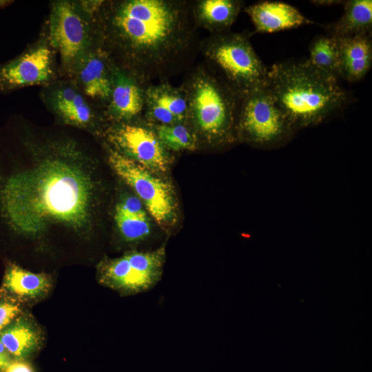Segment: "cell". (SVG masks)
<instances>
[{"mask_svg":"<svg viewBox=\"0 0 372 372\" xmlns=\"http://www.w3.org/2000/svg\"><path fill=\"white\" fill-rule=\"evenodd\" d=\"M3 372H34V370L28 360H13Z\"/></svg>","mask_w":372,"mask_h":372,"instance_id":"cell-27","label":"cell"},{"mask_svg":"<svg viewBox=\"0 0 372 372\" xmlns=\"http://www.w3.org/2000/svg\"><path fill=\"white\" fill-rule=\"evenodd\" d=\"M51 107L66 123L85 126L94 118L92 107L74 87L61 85L52 90L49 96Z\"/></svg>","mask_w":372,"mask_h":372,"instance_id":"cell-21","label":"cell"},{"mask_svg":"<svg viewBox=\"0 0 372 372\" xmlns=\"http://www.w3.org/2000/svg\"><path fill=\"white\" fill-rule=\"evenodd\" d=\"M320 71L338 79L339 77V41L331 35L316 37L309 45V57L307 60Z\"/></svg>","mask_w":372,"mask_h":372,"instance_id":"cell-22","label":"cell"},{"mask_svg":"<svg viewBox=\"0 0 372 372\" xmlns=\"http://www.w3.org/2000/svg\"><path fill=\"white\" fill-rule=\"evenodd\" d=\"M12 361V360L0 357V372H3Z\"/></svg>","mask_w":372,"mask_h":372,"instance_id":"cell-29","label":"cell"},{"mask_svg":"<svg viewBox=\"0 0 372 372\" xmlns=\"http://www.w3.org/2000/svg\"><path fill=\"white\" fill-rule=\"evenodd\" d=\"M267 86L291 125L320 122L347 100L337 79L307 60L273 64L268 70Z\"/></svg>","mask_w":372,"mask_h":372,"instance_id":"cell-3","label":"cell"},{"mask_svg":"<svg viewBox=\"0 0 372 372\" xmlns=\"http://www.w3.org/2000/svg\"><path fill=\"white\" fill-rule=\"evenodd\" d=\"M339 77L348 81L362 79L372 63L371 34L338 39Z\"/></svg>","mask_w":372,"mask_h":372,"instance_id":"cell-18","label":"cell"},{"mask_svg":"<svg viewBox=\"0 0 372 372\" xmlns=\"http://www.w3.org/2000/svg\"><path fill=\"white\" fill-rule=\"evenodd\" d=\"M50 36L64 68L75 70L87 52L91 34L87 21L74 3L61 1L52 4Z\"/></svg>","mask_w":372,"mask_h":372,"instance_id":"cell-9","label":"cell"},{"mask_svg":"<svg viewBox=\"0 0 372 372\" xmlns=\"http://www.w3.org/2000/svg\"><path fill=\"white\" fill-rule=\"evenodd\" d=\"M12 1H10L0 0V8L5 7V6H8L9 3H12Z\"/></svg>","mask_w":372,"mask_h":372,"instance_id":"cell-31","label":"cell"},{"mask_svg":"<svg viewBox=\"0 0 372 372\" xmlns=\"http://www.w3.org/2000/svg\"><path fill=\"white\" fill-rule=\"evenodd\" d=\"M133 121L119 122L110 127L108 140L114 149L147 169L165 172L170 163L169 151L148 122L143 125Z\"/></svg>","mask_w":372,"mask_h":372,"instance_id":"cell-10","label":"cell"},{"mask_svg":"<svg viewBox=\"0 0 372 372\" xmlns=\"http://www.w3.org/2000/svg\"><path fill=\"white\" fill-rule=\"evenodd\" d=\"M103 37L119 56L120 67L147 85L167 80L196 47L192 2L124 0L103 14Z\"/></svg>","mask_w":372,"mask_h":372,"instance_id":"cell-2","label":"cell"},{"mask_svg":"<svg viewBox=\"0 0 372 372\" xmlns=\"http://www.w3.org/2000/svg\"><path fill=\"white\" fill-rule=\"evenodd\" d=\"M108 162L116 174L133 189L158 224L168 227L174 223L176 203L168 183L116 149H110Z\"/></svg>","mask_w":372,"mask_h":372,"instance_id":"cell-7","label":"cell"},{"mask_svg":"<svg viewBox=\"0 0 372 372\" xmlns=\"http://www.w3.org/2000/svg\"><path fill=\"white\" fill-rule=\"evenodd\" d=\"M148 85L113 63L112 90L107 112L118 122L136 120L143 114L145 91Z\"/></svg>","mask_w":372,"mask_h":372,"instance_id":"cell-13","label":"cell"},{"mask_svg":"<svg viewBox=\"0 0 372 372\" xmlns=\"http://www.w3.org/2000/svg\"><path fill=\"white\" fill-rule=\"evenodd\" d=\"M143 113L151 124L187 123L188 103L185 90L166 80L149 84L145 91Z\"/></svg>","mask_w":372,"mask_h":372,"instance_id":"cell-12","label":"cell"},{"mask_svg":"<svg viewBox=\"0 0 372 372\" xmlns=\"http://www.w3.org/2000/svg\"><path fill=\"white\" fill-rule=\"evenodd\" d=\"M245 10L258 32H276L313 23L297 8L281 1H260Z\"/></svg>","mask_w":372,"mask_h":372,"instance_id":"cell-16","label":"cell"},{"mask_svg":"<svg viewBox=\"0 0 372 372\" xmlns=\"http://www.w3.org/2000/svg\"><path fill=\"white\" fill-rule=\"evenodd\" d=\"M242 6L238 0H199L192 2V11L196 25L212 34L230 31Z\"/></svg>","mask_w":372,"mask_h":372,"instance_id":"cell-19","label":"cell"},{"mask_svg":"<svg viewBox=\"0 0 372 372\" xmlns=\"http://www.w3.org/2000/svg\"><path fill=\"white\" fill-rule=\"evenodd\" d=\"M267 85L239 99L236 130L245 139L259 145L277 141L291 129Z\"/></svg>","mask_w":372,"mask_h":372,"instance_id":"cell-8","label":"cell"},{"mask_svg":"<svg viewBox=\"0 0 372 372\" xmlns=\"http://www.w3.org/2000/svg\"><path fill=\"white\" fill-rule=\"evenodd\" d=\"M113 62L103 50L87 52L75 70L83 92L107 103L112 90Z\"/></svg>","mask_w":372,"mask_h":372,"instance_id":"cell-17","label":"cell"},{"mask_svg":"<svg viewBox=\"0 0 372 372\" xmlns=\"http://www.w3.org/2000/svg\"><path fill=\"white\" fill-rule=\"evenodd\" d=\"M149 124L162 145L168 151H194L199 145L197 137L188 123Z\"/></svg>","mask_w":372,"mask_h":372,"instance_id":"cell-23","label":"cell"},{"mask_svg":"<svg viewBox=\"0 0 372 372\" xmlns=\"http://www.w3.org/2000/svg\"><path fill=\"white\" fill-rule=\"evenodd\" d=\"M344 8L342 17L326 27L327 34L337 39L371 34V0L346 1Z\"/></svg>","mask_w":372,"mask_h":372,"instance_id":"cell-20","label":"cell"},{"mask_svg":"<svg viewBox=\"0 0 372 372\" xmlns=\"http://www.w3.org/2000/svg\"><path fill=\"white\" fill-rule=\"evenodd\" d=\"M314 4L318 5H332V4H336L338 2H342L341 1H311Z\"/></svg>","mask_w":372,"mask_h":372,"instance_id":"cell-30","label":"cell"},{"mask_svg":"<svg viewBox=\"0 0 372 372\" xmlns=\"http://www.w3.org/2000/svg\"><path fill=\"white\" fill-rule=\"evenodd\" d=\"M52 287V280L48 274L34 273L9 262L6 267L0 293L23 307L43 300Z\"/></svg>","mask_w":372,"mask_h":372,"instance_id":"cell-14","label":"cell"},{"mask_svg":"<svg viewBox=\"0 0 372 372\" xmlns=\"http://www.w3.org/2000/svg\"><path fill=\"white\" fill-rule=\"evenodd\" d=\"M0 341L12 360H28L41 349L44 333L32 315L24 310L0 331Z\"/></svg>","mask_w":372,"mask_h":372,"instance_id":"cell-15","label":"cell"},{"mask_svg":"<svg viewBox=\"0 0 372 372\" xmlns=\"http://www.w3.org/2000/svg\"><path fill=\"white\" fill-rule=\"evenodd\" d=\"M200 47L208 66L239 98L267 85L268 70L243 34H212Z\"/></svg>","mask_w":372,"mask_h":372,"instance_id":"cell-5","label":"cell"},{"mask_svg":"<svg viewBox=\"0 0 372 372\" xmlns=\"http://www.w3.org/2000/svg\"><path fill=\"white\" fill-rule=\"evenodd\" d=\"M53 56L45 45L31 49L0 66V92L47 83L54 76Z\"/></svg>","mask_w":372,"mask_h":372,"instance_id":"cell-11","label":"cell"},{"mask_svg":"<svg viewBox=\"0 0 372 372\" xmlns=\"http://www.w3.org/2000/svg\"><path fill=\"white\" fill-rule=\"evenodd\" d=\"M116 214L125 216H141L146 214L141 200L137 196H132L125 198L117 205Z\"/></svg>","mask_w":372,"mask_h":372,"instance_id":"cell-26","label":"cell"},{"mask_svg":"<svg viewBox=\"0 0 372 372\" xmlns=\"http://www.w3.org/2000/svg\"><path fill=\"white\" fill-rule=\"evenodd\" d=\"M31 168L12 174L0 187V209L16 233L37 236L54 225L81 229L89 223L90 176L70 143L54 144Z\"/></svg>","mask_w":372,"mask_h":372,"instance_id":"cell-1","label":"cell"},{"mask_svg":"<svg viewBox=\"0 0 372 372\" xmlns=\"http://www.w3.org/2000/svg\"><path fill=\"white\" fill-rule=\"evenodd\" d=\"M181 86L187 99V123L198 141L200 138L209 144L231 141L240 98L209 66L194 69Z\"/></svg>","mask_w":372,"mask_h":372,"instance_id":"cell-4","label":"cell"},{"mask_svg":"<svg viewBox=\"0 0 372 372\" xmlns=\"http://www.w3.org/2000/svg\"><path fill=\"white\" fill-rule=\"evenodd\" d=\"M117 227L124 240L135 242L143 240L150 232V225L147 215L125 216L115 214Z\"/></svg>","mask_w":372,"mask_h":372,"instance_id":"cell-24","label":"cell"},{"mask_svg":"<svg viewBox=\"0 0 372 372\" xmlns=\"http://www.w3.org/2000/svg\"><path fill=\"white\" fill-rule=\"evenodd\" d=\"M0 357L13 360L10 355L9 354V353L8 352V351L3 346V344L1 342V341H0Z\"/></svg>","mask_w":372,"mask_h":372,"instance_id":"cell-28","label":"cell"},{"mask_svg":"<svg viewBox=\"0 0 372 372\" xmlns=\"http://www.w3.org/2000/svg\"><path fill=\"white\" fill-rule=\"evenodd\" d=\"M23 311L21 304L0 293V331Z\"/></svg>","mask_w":372,"mask_h":372,"instance_id":"cell-25","label":"cell"},{"mask_svg":"<svg viewBox=\"0 0 372 372\" xmlns=\"http://www.w3.org/2000/svg\"><path fill=\"white\" fill-rule=\"evenodd\" d=\"M165 249L132 251L123 256L102 261L97 278L103 286L121 295H134L153 288L161 280Z\"/></svg>","mask_w":372,"mask_h":372,"instance_id":"cell-6","label":"cell"}]
</instances>
